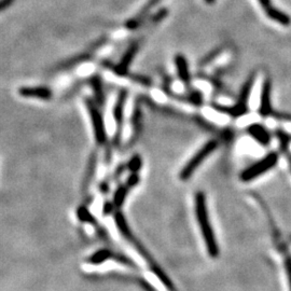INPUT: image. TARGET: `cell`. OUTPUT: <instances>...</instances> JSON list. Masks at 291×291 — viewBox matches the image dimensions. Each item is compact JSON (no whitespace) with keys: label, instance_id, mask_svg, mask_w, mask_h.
I'll return each mask as SVG.
<instances>
[{"label":"cell","instance_id":"1","mask_svg":"<svg viewBox=\"0 0 291 291\" xmlns=\"http://www.w3.org/2000/svg\"><path fill=\"white\" fill-rule=\"evenodd\" d=\"M114 222H115L116 227H118L119 232L123 235L125 240L129 241V244H132L135 247V249L139 252V255L148 262L150 270H151L152 273L157 276L159 280L165 286V288H166L168 291H177V289L175 288L173 281L169 279L166 273H165V272L161 268H160V265L157 263V262L152 259V257L149 255V252L142 245V242L137 241V239L134 236L133 232H132V230H130V227L129 226L128 221H126L125 217L122 212L116 211L114 213Z\"/></svg>","mask_w":291,"mask_h":291},{"label":"cell","instance_id":"20","mask_svg":"<svg viewBox=\"0 0 291 291\" xmlns=\"http://www.w3.org/2000/svg\"><path fill=\"white\" fill-rule=\"evenodd\" d=\"M140 123H142V110H140L138 105H136L135 109H134V113L132 116L133 132L136 135L138 134V130L140 129Z\"/></svg>","mask_w":291,"mask_h":291},{"label":"cell","instance_id":"13","mask_svg":"<svg viewBox=\"0 0 291 291\" xmlns=\"http://www.w3.org/2000/svg\"><path fill=\"white\" fill-rule=\"evenodd\" d=\"M264 11H265L266 16H268L270 19H272V21L280 24V25L287 27L291 24V17L289 14H287L286 12H283L281 10H279L277 8L271 6L270 8L264 10Z\"/></svg>","mask_w":291,"mask_h":291},{"label":"cell","instance_id":"3","mask_svg":"<svg viewBox=\"0 0 291 291\" xmlns=\"http://www.w3.org/2000/svg\"><path fill=\"white\" fill-rule=\"evenodd\" d=\"M256 81V74H251L247 80L242 85L239 97H237L236 104L234 106H215V109H218L222 113L229 114L233 118H240L248 113V99L251 94L252 87H254Z\"/></svg>","mask_w":291,"mask_h":291},{"label":"cell","instance_id":"15","mask_svg":"<svg viewBox=\"0 0 291 291\" xmlns=\"http://www.w3.org/2000/svg\"><path fill=\"white\" fill-rule=\"evenodd\" d=\"M160 1H161V0H149L148 3L146 4V6L143 8L142 11H140L137 14V16H135V18H133L132 21H129V22L126 23V27L129 28V29H134V28L137 27L139 25V24L144 21L145 17L148 16V13L150 11H151V9L157 6V4Z\"/></svg>","mask_w":291,"mask_h":291},{"label":"cell","instance_id":"18","mask_svg":"<svg viewBox=\"0 0 291 291\" xmlns=\"http://www.w3.org/2000/svg\"><path fill=\"white\" fill-rule=\"evenodd\" d=\"M77 218L81 222L84 223H94L96 222V219H94V216L92 215L91 211L87 210L85 206H80L77 210Z\"/></svg>","mask_w":291,"mask_h":291},{"label":"cell","instance_id":"12","mask_svg":"<svg viewBox=\"0 0 291 291\" xmlns=\"http://www.w3.org/2000/svg\"><path fill=\"white\" fill-rule=\"evenodd\" d=\"M175 65H176L179 79H180L182 82H184L186 84H188L191 80V75H190V70H189L187 58L182 54H177L175 56Z\"/></svg>","mask_w":291,"mask_h":291},{"label":"cell","instance_id":"7","mask_svg":"<svg viewBox=\"0 0 291 291\" xmlns=\"http://www.w3.org/2000/svg\"><path fill=\"white\" fill-rule=\"evenodd\" d=\"M126 99H128V91L121 90L119 92L118 98H116L115 104L113 106V120L115 123V140H119L121 137V134H122Z\"/></svg>","mask_w":291,"mask_h":291},{"label":"cell","instance_id":"17","mask_svg":"<svg viewBox=\"0 0 291 291\" xmlns=\"http://www.w3.org/2000/svg\"><path fill=\"white\" fill-rule=\"evenodd\" d=\"M91 84H92V89L94 91L95 99L97 103H98L97 105H101V103L104 101V91H103V85H101V81L99 79V77L95 76L92 78Z\"/></svg>","mask_w":291,"mask_h":291},{"label":"cell","instance_id":"9","mask_svg":"<svg viewBox=\"0 0 291 291\" xmlns=\"http://www.w3.org/2000/svg\"><path fill=\"white\" fill-rule=\"evenodd\" d=\"M139 50V42H134L129 47L128 50L124 52V54L121 57L120 62L114 67V72L119 76H124L128 72L129 68L132 64L135 55L137 54Z\"/></svg>","mask_w":291,"mask_h":291},{"label":"cell","instance_id":"8","mask_svg":"<svg viewBox=\"0 0 291 291\" xmlns=\"http://www.w3.org/2000/svg\"><path fill=\"white\" fill-rule=\"evenodd\" d=\"M271 91H272V83L270 79H265L263 84H262L261 90V97H260V107L258 109L259 114L262 118H268L270 115L275 114V111L272 108L271 101Z\"/></svg>","mask_w":291,"mask_h":291},{"label":"cell","instance_id":"26","mask_svg":"<svg viewBox=\"0 0 291 291\" xmlns=\"http://www.w3.org/2000/svg\"><path fill=\"white\" fill-rule=\"evenodd\" d=\"M288 161L290 164V169H291V155H288Z\"/></svg>","mask_w":291,"mask_h":291},{"label":"cell","instance_id":"16","mask_svg":"<svg viewBox=\"0 0 291 291\" xmlns=\"http://www.w3.org/2000/svg\"><path fill=\"white\" fill-rule=\"evenodd\" d=\"M129 191V188L126 186V184H122V186L118 187V189L114 191L113 203L114 204L115 208H121L123 206L126 197H128Z\"/></svg>","mask_w":291,"mask_h":291},{"label":"cell","instance_id":"14","mask_svg":"<svg viewBox=\"0 0 291 291\" xmlns=\"http://www.w3.org/2000/svg\"><path fill=\"white\" fill-rule=\"evenodd\" d=\"M115 258V256L113 254V251H111L108 248H101L95 251L94 254H92L89 258H87V263H90L92 265H100L105 263L106 261H108L109 259H113Z\"/></svg>","mask_w":291,"mask_h":291},{"label":"cell","instance_id":"11","mask_svg":"<svg viewBox=\"0 0 291 291\" xmlns=\"http://www.w3.org/2000/svg\"><path fill=\"white\" fill-rule=\"evenodd\" d=\"M247 133L262 146H268L271 143V135L269 130L266 129L263 125L259 123H254L249 125L248 128H247Z\"/></svg>","mask_w":291,"mask_h":291},{"label":"cell","instance_id":"2","mask_svg":"<svg viewBox=\"0 0 291 291\" xmlns=\"http://www.w3.org/2000/svg\"><path fill=\"white\" fill-rule=\"evenodd\" d=\"M194 212H195L196 221L198 223V226H200L203 241L205 242L208 255L211 258H217L219 256V246H218L215 232H213L211 226L206 203V196L203 191L196 192L195 196H194Z\"/></svg>","mask_w":291,"mask_h":291},{"label":"cell","instance_id":"10","mask_svg":"<svg viewBox=\"0 0 291 291\" xmlns=\"http://www.w3.org/2000/svg\"><path fill=\"white\" fill-rule=\"evenodd\" d=\"M18 94L26 98H37L41 100H48L52 98V91L45 86H23L18 89Z\"/></svg>","mask_w":291,"mask_h":291},{"label":"cell","instance_id":"5","mask_svg":"<svg viewBox=\"0 0 291 291\" xmlns=\"http://www.w3.org/2000/svg\"><path fill=\"white\" fill-rule=\"evenodd\" d=\"M278 162V154L276 152H271L264 157L259 162L255 163L251 166L244 169L240 175V178L242 182H249L254 180L257 177L263 175L265 172L273 168Z\"/></svg>","mask_w":291,"mask_h":291},{"label":"cell","instance_id":"24","mask_svg":"<svg viewBox=\"0 0 291 291\" xmlns=\"http://www.w3.org/2000/svg\"><path fill=\"white\" fill-rule=\"evenodd\" d=\"M258 1L261 4V7L263 8V10H266V9L270 8L272 6L271 0H258Z\"/></svg>","mask_w":291,"mask_h":291},{"label":"cell","instance_id":"6","mask_svg":"<svg viewBox=\"0 0 291 291\" xmlns=\"http://www.w3.org/2000/svg\"><path fill=\"white\" fill-rule=\"evenodd\" d=\"M85 105L87 111H89L92 129H93L96 143L98 145H104L107 140V129L104 116L101 114L98 107H97V104H95L93 100L87 98L85 100Z\"/></svg>","mask_w":291,"mask_h":291},{"label":"cell","instance_id":"23","mask_svg":"<svg viewBox=\"0 0 291 291\" xmlns=\"http://www.w3.org/2000/svg\"><path fill=\"white\" fill-rule=\"evenodd\" d=\"M115 208L114 204L113 202H106L104 204V208H103V212L105 215H111L113 212V210Z\"/></svg>","mask_w":291,"mask_h":291},{"label":"cell","instance_id":"25","mask_svg":"<svg viewBox=\"0 0 291 291\" xmlns=\"http://www.w3.org/2000/svg\"><path fill=\"white\" fill-rule=\"evenodd\" d=\"M205 2L207 3V4H213L216 2V0H205Z\"/></svg>","mask_w":291,"mask_h":291},{"label":"cell","instance_id":"19","mask_svg":"<svg viewBox=\"0 0 291 291\" xmlns=\"http://www.w3.org/2000/svg\"><path fill=\"white\" fill-rule=\"evenodd\" d=\"M143 167V160L139 154H135L128 162V168L130 173H139Z\"/></svg>","mask_w":291,"mask_h":291},{"label":"cell","instance_id":"21","mask_svg":"<svg viewBox=\"0 0 291 291\" xmlns=\"http://www.w3.org/2000/svg\"><path fill=\"white\" fill-rule=\"evenodd\" d=\"M139 175L138 173H130V175L128 178V180H126V186H128L129 189L134 188L135 186H137L139 182Z\"/></svg>","mask_w":291,"mask_h":291},{"label":"cell","instance_id":"22","mask_svg":"<svg viewBox=\"0 0 291 291\" xmlns=\"http://www.w3.org/2000/svg\"><path fill=\"white\" fill-rule=\"evenodd\" d=\"M286 273L288 276V283H289V290L291 291V258H287L285 262Z\"/></svg>","mask_w":291,"mask_h":291},{"label":"cell","instance_id":"4","mask_svg":"<svg viewBox=\"0 0 291 291\" xmlns=\"http://www.w3.org/2000/svg\"><path fill=\"white\" fill-rule=\"evenodd\" d=\"M218 146H219V143L216 139H211L206 144H204L202 148L194 153L193 157L181 168L180 173H179V179L182 181H187L189 178H191L194 172L196 171V168L215 151Z\"/></svg>","mask_w":291,"mask_h":291}]
</instances>
